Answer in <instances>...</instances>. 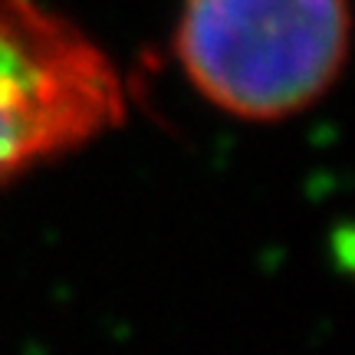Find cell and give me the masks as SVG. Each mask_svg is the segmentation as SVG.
<instances>
[{
    "label": "cell",
    "instance_id": "obj_1",
    "mask_svg": "<svg viewBox=\"0 0 355 355\" xmlns=\"http://www.w3.org/2000/svg\"><path fill=\"white\" fill-rule=\"evenodd\" d=\"M349 53L345 0H184L175 56L220 112L279 122L339 79Z\"/></svg>",
    "mask_w": 355,
    "mask_h": 355
},
{
    "label": "cell",
    "instance_id": "obj_2",
    "mask_svg": "<svg viewBox=\"0 0 355 355\" xmlns=\"http://www.w3.org/2000/svg\"><path fill=\"white\" fill-rule=\"evenodd\" d=\"M125 119L112 60L37 0H0V184Z\"/></svg>",
    "mask_w": 355,
    "mask_h": 355
}]
</instances>
